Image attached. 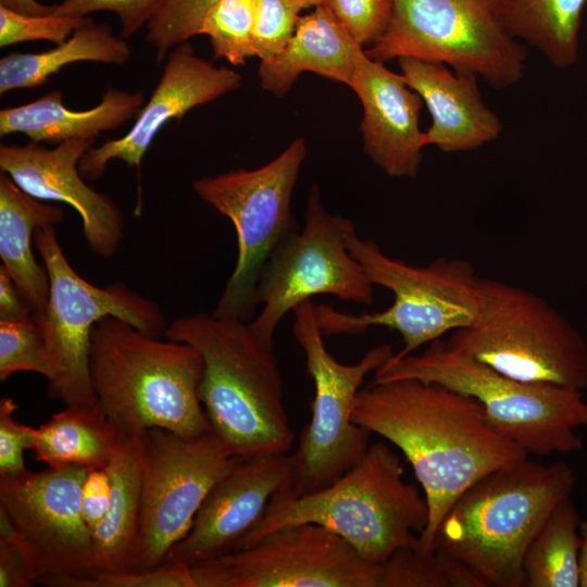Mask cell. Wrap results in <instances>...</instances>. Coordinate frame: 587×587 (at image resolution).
<instances>
[{"instance_id":"52a82bcc","label":"cell","mask_w":587,"mask_h":587,"mask_svg":"<svg viewBox=\"0 0 587 587\" xmlns=\"http://www.w3.org/2000/svg\"><path fill=\"white\" fill-rule=\"evenodd\" d=\"M347 246L371 283L390 290L394 301L385 310L358 315L316 305L324 337L382 326L400 334L403 347L394 354L404 357L477 320L480 277L469 261L438 258L424 266L410 265L387 255L373 240L361 238L354 226L347 234Z\"/></svg>"},{"instance_id":"6da1fadb","label":"cell","mask_w":587,"mask_h":587,"mask_svg":"<svg viewBox=\"0 0 587 587\" xmlns=\"http://www.w3.org/2000/svg\"><path fill=\"white\" fill-rule=\"evenodd\" d=\"M352 416L411 464L429 511L419 538L424 551L433 550L440 521L471 485L529 457L494 426L478 401L437 383H372L358 392Z\"/></svg>"},{"instance_id":"44dd1931","label":"cell","mask_w":587,"mask_h":587,"mask_svg":"<svg viewBox=\"0 0 587 587\" xmlns=\"http://www.w3.org/2000/svg\"><path fill=\"white\" fill-rule=\"evenodd\" d=\"M401 75L426 104L430 126L423 145L447 153L472 151L496 140L502 132L499 116L484 102L477 76L458 73L442 63L402 57Z\"/></svg>"},{"instance_id":"4316f807","label":"cell","mask_w":587,"mask_h":587,"mask_svg":"<svg viewBox=\"0 0 587 587\" xmlns=\"http://www.w3.org/2000/svg\"><path fill=\"white\" fill-rule=\"evenodd\" d=\"M130 58L126 39L105 23L89 20L55 48L38 53L12 52L0 60V93L42 86L62 67L80 61L125 64Z\"/></svg>"},{"instance_id":"ee69618b","label":"cell","mask_w":587,"mask_h":587,"mask_svg":"<svg viewBox=\"0 0 587 587\" xmlns=\"http://www.w3.org/2000/svg\"><path fill=\"white\" fill-rule=\"evenodd\" d=\"M580 547L578 554L579 586L587 587V520L579 524Z\"/></svg>"},{"instance_id":"836d02e7","label":"cell","mask_w":587,"mask_h":587,"mask_svg":"<svg viewBox=\"0 0 587 587\" xmlns=\"http://www.w3.org/2000/svg\"><path fill=\"white\" fill-rule=\"evenodd\" d=\"M38 583L58 587H195L190 569L164 565L150 571L96 572L90 576H45Z\"/></svg>"},{"instance_id":"8d00e7d4","label":"cell","mask_w":587,"mask_h":587,"mask_svg":"<svg viewBox=\"0 0 587 587\" xmlns=\"http://www.w3.org/2000/svg\"><path fill=\"white\" fill-rule=\"evenodd\" d=\"M321 4L362 47L380 38L392 13L391 0H322Z\"/></svg>"},{"instance_id":"ab89813d","label":"cell","mask_w":587,"mask_h":587,"mask_svg":"<svg viewBox=\"0 0 587 587\" xmlns=\"http://www.w3.org/2000/svg\"><path fill=\"white\" fill-rule=\"evenodd\" d=\"M39 577L37 561L21 536L0 539V587H29Z\"/></svg>"},{"instance_id":"30bf717a","label":"cell","mask_w":587,"mask_h":587,"mask_svg":"<svg viewBox=\"0 0 587 587\" xmlns=\"http://www.w3.org/2000/svg\"><path fill=\"white\" fill-rule=\"evenodd\" d=\"M305 157V141L298 138L261 167L237 168L193 182L195 193L230 220L237 237L235 268L213 316L250 322L264 264L287 237L299 230L291 197Z\"/></svg>"},{"instance_id":"2e32d148","label":"cell","mask_w":587,"mask_h":587,"mask_svg":"<svg viewBox=\"0 0 587 587\" xmlns=\"http://www.w3.org/2000/svg\"><path fill=\"white\" fill-rule=\"evenodd\" d=\"M87 470L47 466L41 472L0 476V510L33 552L39 579L96 573L92 534L82 512Z\"/></svg>"},{"instance_id":"8fae6325","label":"cell","mask_w":587,"mask_h":587,"mask_svg":"<svg viewBox=\"0 0 587 587\" xmlns=\"http://www.w3.org/2000/svg\"><path fill=\"white\" fill-rule=\"evenodd\" d=\"M294 336L304 352L307 373L314 384L311 420L295 450L297 496L324 489L366 453L371 433L353 421L352 411L365 377L392 354L388 344L365 352L354 364L337 361L326 349L316 316V304L305 300L295 310Z\"/></svg>"},{"instance_id":"603a6c76","label":"cell","mask_w":587,"mask_h":587,"mask_svg":"<svg viewBox=\"0 0 587 587\" xmlns=\"http://www.w3.org/2000/svg\"><path fill=\"white\" fill-rule=\"evenodd\" d=\"M146 102L142 91L109 88L88 110H71L63 93L54 89L35 101L0 111V136L24 134L30 141L59 145L68 140H93L138 115Z\"/></svg>"},{"instance_id":"7a4b0ae2","label":"cell","mask_w":587,"mask_h":587,"mask_svg":"<svg viewBox=\"0 0 587 587\" xmlns=\"http://www.w3.org/2000/svg\"><path fill=\"white\" fill-rule=\"evenodd\" d=\"M164 337L199 351V397L211 429L233 455L290 452L294 433L274 342L258 336L249 322L203 312L175 319Z\"/></svg>"},{"instance_id":"cb8c5ba5","label":"cell","mask_w":587,"mask_h":587,"mask_svg":"<svg viewBox=\"0 0 587 587\" xmlns=\"http://www.w3.org/2000/svg\"><path fill=\"white\" fill-rule=\"evenodd\" d=\"M140 436L122 439L107 466L111 476V499L104 519L92 533L96 572L121 573L137 569L143 525Z\"/></svg>"},{"instance_id":"3957f363","label":"cell","mask_w":587,"mask_h":587,"mask_svg":"<svg viewBox=\"0 0 587 587\" xmlns=\"http://www.w3.org/2000/svg\"><path fill=\"white\" fill-rule=\"evenodd\" d=\"M89 369L100 409L121 440L150 428L186 438L211 430L199 397L203 362L192 346L104 316L91 332Z\"/></svg>"},{"instance_id":"8992f818","label":"cell","mask_w":587,"mask_h":587,"mask_svg":"<svg viewBox=\"0 0 587 587\" xmlns=\"http://www.w3.org/2000/svg\"><path fill=\"white\" fill-rule=\"evenodd\" d=\"M409 378L474 398L494 426L528 455L571 453L583 447L576 429L587 427V401L580 390L515 380L441 338L421 353L392 354L374 372L373 383Z\"/></svg>"},{"instance_id":"4fadbf2b","label":"cell","mask_w":587,"mask_h":587,"mask_svg":"<svg viewBox=\"0 0 587 587\" xmlns=\"http://www.w3.org/2000/svg\"><path fill=\"white\" fill-rule=\"evenodd\" d=\"M353 226L350 220L325 210L320 188L313 184L303 228L272 252L260 273L254 300L261 311L249 322L258 336L274 342L283 317L313 296L373 303L374 285L347 246V234Z\"/></svg>"},{"instance_id":"e0dca14e","label":"cell","mask_w":587,"mask_h":587,"mask_svg":"<svg viewBox=\"0 0 587 587\" xmlns=\"http://www.w3.org/2000/svg\"><path fill=\"white\" fill-rule=\"evenodd\" d=\"M296 478L292 453L241 459L209 491L186 535L162 565L191 569L238 548L277 492Z\"/></svg>"},{"instance_id":"e575fe53","label":"cell","mask_w":587,"mask_h":587,"mask_svg":"<svg viewBox=\"0 0 587 587\" xmlns=\"http://www.w3.org/2000/svg\"><path fill=\"white\" fill-rule=\"evenodd\" d=\"M89 20L54 14L28 15L0 5V47L36 40L59 45Z\"/></svg>"},{"instance_id":"484cf974","label":"cell","mask_w":587,"mask_h":587,"mask_svg":"<svg viewBox=\"0 0 587 587\" xmlns=\"http://www.w3.org/2000/svg\"><path fill=\"white\" fill-rule=\"evenodd\" d=\"M492 13L513 39L539 50L558 68L577 59L586 0H489Z\"/></svg>"},{"instance_id":"7bdbcfd3","label":"cell","mask_w":587,"mask_h":587,"mask_svg":"<svg viewBox=\"0 0 587 587\" xmlns=\"http://www.w3.org/2000/svg\"><path fill=\"white\" fill-rule=\"evenodd\" d=\"M0 5L28 15H49L54 11V4L46 5L36 0H0Z\"/></svg>"},{"instance_id":"74e56055","label":"cell","mask_w":587,"mask_h":587,"mask_svg":"<svg viewBox=\"0 0 587 587\" xmlns=\"http://www.w3.org/2000/svg\"><path fill=\"white\" fill-rule=\"evenodd\" d=\"M162 2L163 0H62L54 4L53 14L86 17L97 11H110L121 21V37L128 39L148 24Z\"/></svg>"},{"instance_id":"d4e9b609","label":"cell","mask_w":587,"mask_h":587,"mask_svg":"<svg viewBox=\"0 0 587 587\" xmlns=\"http://www.w3.org/2000/svg\"><path fill=\"white\" fill-rule=\"evenodd\" d=\"M65 218L61 207L42 202L24 191L4 172L0 173V258L1 266L16 284L39 317L47 305L49 276L32 249L35 232L55 226Z\"/></svg>"},{"instance_id":"ac0fdd59","label":"cell","mask_w":587,"mask_h":587,"mask_svg":"<svg viewBox=\"0 0 587 587\" xmlns=\"http://www.w3.org/2000/svg\"><path fill=\"white\" fill-rule=\"evenodd\" d=\"M241 82V75L235 70L216 67L198 57L188 41L175 46L132 128L120 138L91 147L79 160L82 176L89 180L99 179L114 159L139 173L148 148L167 122L180 120L193 108L238 89Z\"/></svg>"},{"instance_id":"60d3db41","label":"cell","mask_w":587,"mask_h":587,"mask_svg":"<svg viewBox=\"0 0 587 587\" xmlns=\"http://www.w3.org/2000/svg\"><path fill=\"white\" fill-rule=\"evenodd\" d=\"M110 499L111 476L108 469H88L82 488V512L91 534L104 519Z\"/></svg>"},{"instance_id":"9a60e30c","label":"cell","mask_w":587,"mask_h":587,"mask_svg":"<svg viewBox=\"0 0 587 587\" xmlns=\"http://www.w3.org/2000/svg\"><path fill=\"white\" fill-rule=\"evenodd\" d=\"M140 442L143 525L136 571H150L162 565L189 530L211 488L242 458L233 455L212 429L186 438L150 428Z\"/></svg>"},{"instance_id":"4dcf8cb0","label":"cell","mask_w":587,"mask_h":587,"mask_svg":"<svg viewBox=\"0 0 587 587\" xmlns=\"http://www.w3.org/2000/svg\"><path fill=\"white\" fill-rule=\"evenodd\" d=\"M257 0H220L205 13L199 34L210 38L215 59L243 65L253 48Z\"/></svg>"},{"instance_id":"ffe728a7","label":"cell","mask_w":587,"mask_h":587,"mask_svg":"<svg viewBox=\"0 0 587 587\" xmlns=\"http://www.w3.org/2000/svg\"><path fill=\"white\" fill-rule=\"evenodd\" d=\"M359 97L363 150L386 174L414 177L422 162L421 96L401 74L372 60L361 49L349 86Z\"/></svg>"},{"instance_id":"7c38bea8","label":"cell","mask_w":587,"mask_h":587,"mask_svg":"<svg viewBox=\"0 0 587 587\" xmlns=\"http://www.w3.org/2000/svg\"><path fill=\"white\" fill-rule=\"evenodd\" d=\"M389 24L371 49L385 63L402 57L446 64L494 88L516 84L526 51L496 20L489 0H391Z\"/></svg>"},{"instance_id":"5bb4252c","label":"cell","mask_w":587,"mask_h":587,"mask_svg":"<svg viewBox=\"0 0 587 587\" xmlns=\"http://www.w3.org/2000/svg\"><path fill=\"white\" fill-rule=\"evenodd\" d=\"M190 571L195 587H378L382 564L329 528L303 522Z\"/></svg>"},{"instance_id":"f546056e","label":"cell","mask_w":587,"mask_h":587,"mask_svg":"<svg viewBox=\"0 0 587 587\" xmlns=\"http://www.w3.org/2000/svg\"><path fill=\"white\" fill-rule=\"evenodd\" d=\"M378 587H486L465 564L433 549L397 550L383 564Z\"/></svg>"},{"instance_id":"277c9868","label":"cell","mask_w":587,"mask_h":587,"mask_svg":"<svg viewBox=\"0 0 587 587\" xmlns=\"http://www.w3.org/2000/svg\"><path fill=\"white\" fill-rule=\"evenodd\" d=\"M576 484L564 462L528 458L471 485L440 521L433 549L471 569L486 587H524L525 552L545 521Z\"/></svg>"},{"instance_id":"1f68e13d","label":"cell","mask_w":587,"mask_h":587,"mask_svg":"<svg viewBox=\"0 0 587 587\" xmlns=\"http://www.w3.org/2000/svg\"><path fill=\"white\" fill-rule=\"evenodd\" d=\"M17 372H34L47 380L52 372L41 327L35 314L0 319V380Z\"/></svg>"},{"instance_id":"d6986e66","label":"cell","mask_w":587,"mask_h":587,"mask_svg":"<svg viewBox=\"0 0 587 587\" xmlns=\"http://www.w3.org/2000/svg\"><path fill=\"white\" fill-rule=\"evenodd\" d=\"M93 140H68L47 148L0 145V168L28 195L42 201L64 202L74 208L83 223V235L90 251L112 258L124 239V215L107 195L85 183L78 170L82 157Z\"/></svg>"},{"instance_id":"d6a6232c","label":"cell","mask_w":587,"mask_h":587,"mask_svg":"<svg viewBox=\"0 0 587 587\" xmlns=\"http://www.w3.org/2000/svg\"><path fill=\"white\" fill-rule=\"evenodd\" d=\"M220 0H163L147 24V41L162 62L177 45L199 35L208 10Z\"/></svg>"},{"instance_id":"5b68a950","label":"cell","mask_w":587,"mask_h":587,"mask_svg":"<svg viewBox=\"0 0 587 587\" xmlns=\"http://www.w3.org/2000/svg\"><path fill=\"white\" fill-rule=\"evenodd\" d=\"M428 515L424 492L404 482L398 454L375 442L330 486L303 496L291 489L274 495L237 549L284 525L310 522L341 536L365 560L383 564L397 550L419 546Z\"/></svg>"},{"instance_id":"b9f144b4","label":"cell","mask_w":587,"mask_h":587,"mask_svg":"<svg viewBox=\"0 0 587 587\" xmlns=\"http://www.w3.org/2000/svg\"><path fill=\"white\" fill-rule=\"evenodd\" d=\"M35 314L14 280L0 266V319H21Z\"/></svg>"},{"instance_id":"9c48e42d","label":"cell","mask_w":587,"mask_h":587,"mask_svg":"<svg viewBox=\"0 0 587 587\" xmlns=\"http://www.w3.org/2000/svg\"><path fill=\"white\" fill-rule=\"evenodd\" d=\"M480 294L477 320L448 345L522 383L587 388V344L549 302L491 278H480Z\"/></svg>"},{"instance_id":"f35d334b","label":"cell","mask_w":587,"mask_h":587,"mask_svg":"<svg viewBox=\"0 0 587 587\" xmlns=\"http://www.w3.org/2000/svg\"><path fill=\"white\" fill-rule=\"evenodd\" d=\"M17 405L11 398L0 402V476H15L27 471L24 451L33 449L36 428L14 419Z\"/></svg>"},{"instance_id":"ba28073f","label":"cell","mask_w":587,"mask_h":587,"mask_svg":"<svg viewBox=\"0 0 587 587\" xmlns=\"http://www.w3.org/2000/svg\"><path fill=\"white\" fill-rule=\"evenodd\" d=\"M34 243L50 283L46 309L37 317L52 372L49 394L65 408L103 414L89 369L95 324L115 316L154 337H164L168 324L158 304L128 286L99 287L83 278L64 254L55 226L38 228Z\"/></svg>"},{"instance_id":"d590c367","label":"cell","mask_w":587,"mask_h":587,"mask_svg":"<svg viewBox=\"0 0 587 587\" xmlns=\"http://www.w3.org/2000/svg\"><path fill=\"white\" fill-rule=\"evenodd\" d=\"M292 0H257L253 48L265 60L278 54L292 38L300 11Z\"/></svg>"},{"instance_id":"f6af8a7d","label":"cell","mask_w":587,"mask_h":587,"mask_svg":"<svg viewBox=\"0 0 587 587\" xmlns=\"http://www.w3.org/2000/svg\"><path fill=\"white\" fill-rule=\"evenodd\" d=\"M302 9L315 8L322 3V0H292Z\"/></svg>"},{"instance_id":"7402d4cb","label":"cell","mask_w":587,"mask_h":587,"mask_svg":"<svg viewBox=\"0 0 587 587\" xmlns=\"http://www.w3.org/2000/svg\"><path fill=\"white\" fill-rule=\"evenodd\" d=\"M363 49L322 4L300 16L295 34L276 55L261 60V86L275 96L285 95L303 72L350 86L357 55Z\"/></svg>"},{"instance_id":"f1b7e54d","label":"cell","mask_w":587,"mask_h":587,"mask_svg":"<svg viewBox=\"0 0 587 587\" xmlns=\"http://www.w3.org/2000/svg\"><path fill=\"white\" fill-rule=\"evenodd\" d=\"M579 524L578 512L570 497L557 504L525 552V586H579Z\"/></svg>"},{"instance_id":"83f0119b","label":"cell","mask_w":587,"mask_h":587,"mask_svg":"<svg viewBox=\"0 0 587 587\" xmlns=\"http://www.w3.org/2000/svg\"><path fill=\"white\" fill-rule=\"evenodd\" d=\"M120 442L103 414L65 408L36 428L33 450L47 466L107 467Z\"/></svg>"}]
</instances>
